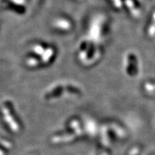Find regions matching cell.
Returning <instances> with one entry per match:
<instances>
[{
	"instance_id": "obj_1",
	"label": "cell",
	"mask_w": 155,
	"mask_h": 155,
	"mask_svg": "<svg viewBox=\"0 0 155 155\" xmlns=\"http://www.w3.org/2000/svg\"><path fill=\"white\" fill-rule=\"evenodd\" d=\"M153 24H152V25H151V27L150 28V36H152V35L155 34V12L154 14H153Z\"/></svg>"
}]
</instances>
